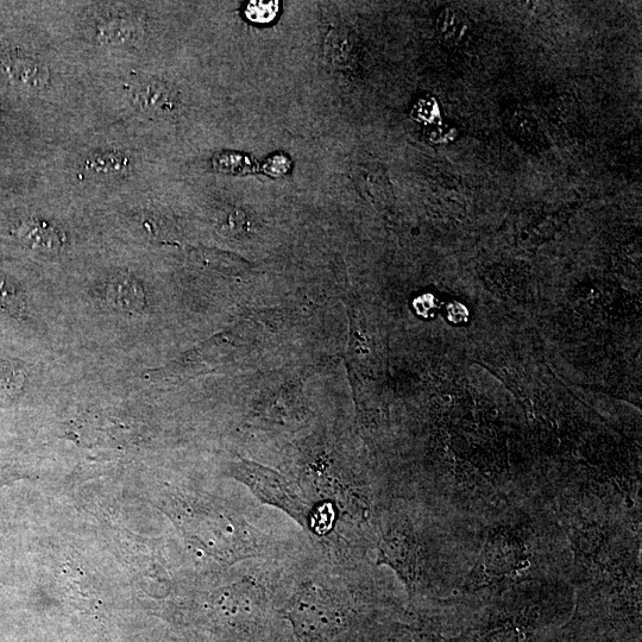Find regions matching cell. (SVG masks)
<instances>
[{"instance_id":"obj_8","label":"cell","mask_w":642,"mask_h":642,"mask_svg":"<svg viewBox=\"0 0 642 642\" xmlns=\"http://www.w3.org/2000/svg\"><path fill=\"white\" fill-rule=\"evenodd\" d=\"M107 302L116 310L134 314L146 305V294L140 282L128 274H119L111 279L106 289Z\"/></svg>"},{"instance_id":"obj_14","label":"cell","mask_w":642,"mask_h":642,"mask_svg":"<svg viewBox=\"0 0 642 642\" xmlns=\"http://www.w3.org/2000/svg\"><path fill=\"white\" fill-rule=\"evenodd\" d=\"M0 308L14 317H22L25 312V297L14 283L0 279Z\"/></svg>"},{"instance_id":"obj_6","label":"cell","mask_w":642,"mask_h":642,"mask_svg":"<svg viewBox=\"0 0 642 642\" xmlns=\"http://www.w3.org/2000/svg\"><path fill=\"white\" fill-rule=\"evenodd\" d=\"M0 69L12 83L25 90H42L49 81L46 66L18 53L0 55Z\"/></svg>"},{"instance_id":"obj_13","label":"cell","mask_w":642,"mask_h":642,"mask_svg":"<svg viewBox=\"0 0 642 642\" xmlns=\"http://www.w3.org/2000/svg\"><path fill=\"white\" fill-rule=\"evenodd\" d=\"M25 381L27 371L22 365L16 362H0V399L14 400L21 394Z\"/></svg>"},{"instance_id":"obj_16","label":"cell","mask_w":642,"mask_h":642,"mask_svg":"<svg viewBox=\"0 0 642 642\" xmlns=\"http://www.w3.org/2000/svg\"><path fill=\"white\" fill-rule=\"evenodd\" d=\"M512 122L515 135L521 138L534 136L535 131H537V124H535L534 119L526 116L525 113L513 118Z\"/></svg>"},{"instance_id":"obj_12","label":"cell","mask_w":642,"mask_h":642,"mask_svg":"<svg viewBox=\"0 0 642 642\" xmlns=\"http://www.w3.org/2000/svg\"><path fill=\"white\" fill-rule=\"evenodd\" d=\"M84 168L92 175L111 178V176L128 173L130 160L122 153H117V151H103V153L88 157Z\"/></svg>"},{"instance_id":"obj_5","label":"cell","mask_w":642,"mask_h":642,"mask_svg":"<svg viewBox=\"0 0 642 642\" xmlns=\"http://www.w3.org/2000/svg\"><path fill=\"white\" fill-rule=\"evenodd\" d=\"M132 99L141 111L157 116H171L179 110V94L160 80H147L132 91Z\"/></svg>"},{"instance_id":"obj_15","label":"cell","mask_w":642,"mask_h":642,"mask_svg":"<svg viewBox=\"0 0 642 642\" xmlns=\"http://www.w3.org/2000/svg\"><path fill=\"white\" fill-rule=\"evenodd\" d=\"M279 11L278 2H251L247 8V17L256 23H269Z\"/></svg>"},{"instance_id":"obj_7","label":"cell","mask_w":642,"mask_h":642,"mask_svg":"<svg viewBox=\"0 0 642 642\" xmlns=\"http://www.w3.org/2000/svg\"><path fill=\"white\" fill-rule=\"evenodd\" d=\"M18 241L31 250L56 254L64 247L65 235L58 226L42 219H28L14 231Z\"/></svg>"},{"instance_id":"obj_3","label":"cell","mask_w":642,"mask_h":642,"mask_svg":"<svg viewBox=\"0 0 642 642\" xmlns=\"http://www.w3.org/2000/svg\"><path fill=\"white\" fill-rule=\"evenodd\" d=\"M234 472L238 480L247 484L262 502L278 507L300 525L312 527L310 507L279 472L248 461L237 463Z\"/></svg>"},{"instance_id":"obj_1","label":"cell","mask_w":642,"mask_h":642,"mask_svg":"<svg viewBox=\"0 0 642 642\" xmlns=\"http://www.w3.org/2000/svg\"><path fill=\"white\" fill-rule=\"evenodd\" d=\"M298 642H330L346 626V610L329 591L308 584L292 600L288 610Z\"/></svg>"},{"instance_id":"obj_11","label":"cell","mask_w":642,"mask_h":642,"mask_svg":"<svg viewBox=\"0 0 642 642\" xmlns=\"http://www.w3.org/2000/svg\"><path fill=\"white\" fill-rule=\"evenodd\" d=\"M437 30L444 42L457 46L461 44L470 31L469 17L459 9H445L437 18Z\"/></svg>"},{"instance_id":"obj_2","label":"cell","mask_w":642,"mask_h":642,"mask_svg":"<svg viewBox=\"0 0 642 642\" xmlns=\"http://www.w3.org/2000/svg\"><path fill=\"white\" fill-rule=\"evenodd\" d=\"M186 527L195 539L225 562L255 557L261 549L254 531L229 516L209 512L193 515Z\"/></svg>"},{"instance_id":"obj_4","label":"cell","mask_w":642,"mask_h":642,"mask_svg":"<svg viewBox=\"0 0 642 642\" xmlns=\"http://www.w3.org/2000/svg\"><path fill=\"white\" fill-rule=\"evenodd\" d=\"M379 564L392 566L408 585L413 587L415 574H417V552L414 543L404 533H390L382 541Z\"/></svg>"},{"instance_id":"obj_10","label":"cell","mask_w":642,"mask_h":642,"mask_svg":"<svg viewBox=\"0 0 642 642\" xmlns=\"http://www.w3.org/2000/svg\"><path fill=\"white\" fill-rule=\"evenodd\" d=\"M142 35V25L132 16H116L98 27L99 40L111 44H127Z\"/></svg>"},{"instance_id":"obj_9","label":"cell","mask_w":642,"mask_h":642,"mask_svg":"<svg viewBox=\"0 0 642 642\" xmlns=\"http://www.w3.org/2000/svg\"><path fill=\"white\" fill-rule=\"evenodd\" d=\"M325 55L333 67L351 69L360 60V42L348 29H332L325 42Z\"/></svg>"}]
</instances>
